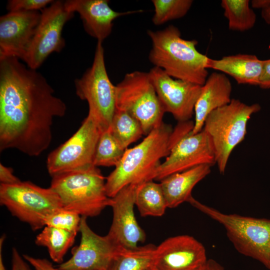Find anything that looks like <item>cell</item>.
Listing matches in <instances>:
<instances>
[{
	"mask_svg": "<svg viewBox=\"0 0 270 270\" xmlns=\"http://www.w3.org/2000/svg\"><path fill=\"white\" fill-rule=\"evenodd\" d=\"M20 60L0 58V150L36 156L50 146L53 120L66 106L42 74Z\"/></svg>",
	"mask_w": 270,
	"mask_h": 270,
	"instance_id": "6da1fadb",
	"label": "cell"
},
{
	"mask_svg": "<svg viewBox=\"0 0 270 270\" xmlns=\"http://www.w3.org/2000/svg\"><path fill=\"white\" fill-rule=\"evenodd\" d=\"M171 125L163 122L151 131L139 144L127 148L114 170L106 178V190L112 198L123 188L154 180L160 160L173 146Z\"/></svg>",
	"mask_w": 270,
	"mask_h": 270,
	"instance_id": "7a4b0ae2",
	"label": "cell"
},
{
	"mask_svg": "<svg viewBox=\"0 0 270 270\" xmlns=\"http://www.w3.org/2000/svg\"><path fill=\"white\" fill-rule=\"evenodd\" d=\"M147 34L152 42L148 55L150 62L171 77L202 86L208 77V57L196 48L198 41L181 36L179 29L170 25Z\"/></svg>",
	"mask_w": 270,
	"mask_h": 270,
	"instance_id": "3957f363",
	"label": "cell"
},
{
	"mask_svg": "<svg viewBox=\"0 0 270 270\" xmlns=\"http://www.w3.org/2000/svg\"><path fill=\"white\" fill-rule=\"evenodd\" d=\"M50 188L64 208L81 216H96L108 206L105 178L94 166L53 176Z\"/></svg>",
	"mask_w": 270,
	"mask_h": 270,
	"instance_id": "277c9868",
	"label": "cell"
},
{
	"mask_svg": "<svg viewBox=\"0 0 270 270\" xmlns=\"http://www.w3.org/2000/svg\"><path fill=\"white\" fill-rule=\"evenodd\" d=\"M194 207L222 224L235 248L270 269V220L226 214L204 204L192 196Z\"/></svg>",
	"mask_w": 270,
	"mask_h": 270,
	"instance_id": "5b68a950",
	"label": "cell"
},
{
	"mask_svg": "<svg viewBox=\"0 0 270 270\" xmlns=\"http://www.w3.org/2000/svg\"><path fill=\"white\" fill-rule=\"evenodd\" d=\"M260 110L258 104L248 105L232 98L228 104L213 110L206 117L203 129L212 140L220 174L224 173L234 148L244 140L251 116Z\"/></svg>",
	"mask_w": 270,
	"mask_h": 270,
	"instance_id": "8992f818",
	"label": "cell"
},
{
	"mask_svg": "<svg viewBox=\"0 0 270 270\" xmlns=\"http://www.w3.org/2000/svg\"><path fill=\"white\" fill-rule=\"evenodd\" d=\"M0 203L33 230L44 227L46 218L63 208L59 197L50 187L43 188L30 182L0 184Z\"/></svg>",
	"mask_w": 270,
	"mask_h": 270,
	"instance_id": "52a82bcc",
	"label": "cell"
},
{
	"mask_svg": "<svg viewBox=\"0 0 270 270\" xmlns=\"http://www.w3.org/2000/svg\"><path fill=\"white\" fill-rule=\"evenodd\" d=\"M116 86V109L126 112L141 124L145 136L163 123L165 113L148 72L127 73Z\"/></svg>",
	"mask_w": 270,
	"mask_h": 270,
	"instance_id": "ba28073f",
	"label": "cell"
},
{
	"mask_svg": "<svg viewBox=\"0 0 270 270\" xmlns=\"http://www.w3.org/2000/svg\"><path fill=\"white\" fill-rule=\"evenodd\" d=\"M102 42H98L92 66L74 80L76 95L88 104V115L102 131L110 127L116 109V86L106 68Z\"/></svg>",
	"mask_w": 270,
	"mask_h": 270,
	"instance_id": "9c48e42d",
	"label": "cell"
},
{
	"mask_svg": "<svg viewBox=\"0 0 270 270\" xmlns=\"http://www.w3.org/2000/svg\"><path fill=\"white\" fill-rule=\"evenodd\" d=\"M102 130L88 115L77 131L52 151L46 160V168L52 177L94 165L96 145Z\"/></svg>",
	"mask_w": 270,
	"mask_h": 270,
	"instance_id": "30bf717a",
	"label": "cell"
},
{
	"mask_svg": "<svg viewBox=\"0 0 270 270\" xmlns=\"http://www.w3.org/2000/svg\"><path fill=\"white\" fill-rule=\"evenodd\" d=\"M40 12V21L22 60L34 70L40 68L50 54L62 50L65 46L63 28L74 16V13L66 10L62 0H54Z\"/></svg>",
	"mask_w": 270,
	"mask_h": 270,
	"instance_id": "8fae6325",
	"label": "cell"
},
{
	"mask_svg": "<svg viewBox=\"0 0 270 270\" xmlns=\"http://www.w3.org/2000/svg\"><path fill=\"white\" fill-rule=\"evenodd\" d=\"M216 164L210 138L202 129L196 134L191 130L172 148L166 160L159 166L154 180L160 181L173 174L202 165Z\"/></svg>",
	"mask_w": 270,
	"mask_h": 270,
	"instance_id": "7c38bea8",
	"label": "cell"
},
{
	"mask_svg": "<svg viewBox=\"0 0 270 270\" xmlns=\"http://www.w3.org/2000/svg\"><path fill=\"white\" fill-rule=\"evenodd\" d=\"M148 72L165 112L170 113L178 122L190 120L202 86L175 79L156 66Z\"/></svg>",
	"mask_w": 270,
	"mask_h": 270,
	"instance_id": "4fadbf2b",
	"label": "cell"
},
{
	"mask_svg": "<svg viewBox=\"0 0 270 270\" xmlns=\"http://www.w3.org/2000/svg\"><path fill=\"white\" fill-rule=\"evenodd\" d=\"M87 218L82 216L80 242L72 250V256L60 264L59 270H106L119 246L106 234L100 236L88 226Z\"/></svg>",
	"mask_w": 270,
	"mask_h": 270,
	"instance_id": "5bb4252c",
	"label": "cell"
},
{
	"mask_svg": "<svg viewBox=\"0 0 270 270\" xmlns=\"http://www.w3.org/2000/svg\"><path fill=\"white\" fill-rule=\"evenodd\" d=\"M138 186L128 185L110 198L108 206L112 208L113 218L107 235L118 246L134 248L138 242L146 240V234L137 222L134 212Z\"/></svg>",
	"mask_w": 270,
	"mask_h": 270,
	"instance_id": "9a60e30c",
	"label": "cell"
},
{
	"mask_svg": "<svg viewBox=\"0 0 270 270\" xmlns=\"http://www.w3.org/2000/svg\"><path fill=\"white\" fill-rule=\"evenodd\" d=\"M208 260L200 242L192 236L180 235L156 247L153 266L158 270H202Z\"/></svg>",
	"mask_w": 270,
	"mask_h": 270,
	"instance_id": "2e32d148",
	"label": "cell"
},
{
	"mask_svg": "<svg viewBox=\"0 0 270 270\" xmlns=\"http://www.w3.org/2000/svg\"><path fill=\"white\" fill-rule=\"evenodd\" d=\"M40 11L8 12L0 18V58L23 60L40 19Z\"/></svg>",
	"mask_w": 270,
	"mask_h": 270,
	"instance_id": "e0dca14e",
	"label": "cell"
},
{
	"mask_svg": "<svg viewBox=\"0 0 270 270\" xmlns=\"http://www.w3.org/2000/svg\"><path fill=\"white\" fill-rule=\"evenodd\" d=\"M108 0H68L64 6L70 12L79 14L86 32L102 42L111 34L113 22L122 16L142 12V10L118 12L109 6Z\"/></svg>",
	"mask_w": 270,
	"mask_h": 270,
	"instance_id": "ac0fdd59",
	"label": "cell"
},
{
	"mask_svg": "<svg viewBox=\"0 0 270 270\" xmlns=\"http://www.w3.org/2000/svg\"><path fill=\"white\" fill-rule=\"evenodd\" d=\"M232 91V84L226 74L214 72L208 76L194 106L193 134L203 129L205 120L212 112L230 102Z\"/></svg>",
	"mask_w": 270,
	"mask_h": 270,
	"instance_id": "d6986e66",
	"label": "cell"
},
{
	"mask_svg": "<svg viewBox=\"0 0 270 270\" xmlns=\"http://www.w3.org/2000/svg\"><path fill=\"white\" fill-rule=\"evenodd\" d=\"M264 62L254 54H238L219 60L208 58L207 68L230 76L238 84L258 86Z\"/></svg>",
	"mask_w": 270,
	"mask_h": 270,
	"instance_id": "ffe728a7",
	"label": "cell"
},
{
	"mask_svg": "<svg viewBox=\"0 0 270 270\" xmlns=\"http://www.w3.org/2000/svg\"><path fill=\"white\" fill-rule=\"evenodd\" d=\"M211 166L202 164L170 174L160 181L168 208H174L192 196L194 186L208 176Z\"/></svg>",
	"mask_w": 270,
	"mask_h": 270,
	"instance_id": "44dd1931",
	"label": "cell"
},
{
	"mask_svg": "<svg viewBox=\"0 0 270 270\" xmlns=\"http://www.w3.org/2000/svg\"><path fill=\"white\" fill-rule=\"evenodd\" d=\"M156 246H120L106 270H144L153 265Z\"/></svg>",
	"mask_w": 270,
	"mask_h": 270,
	"instance_id": "7402d4cb",
	"label": "cell"
},
{
	"mask_svg": "<svg viewBox=\"0 0 270 270\" xmlns=\"http://www.w3.org/2000/svg\"><path fill=\"white\" fill-rule=\"evenodd\" d=\"M77 233L46 226L37 235L35 243L46 247L51 259L62 264L64 255L73 244Z\"/></svg>",
	"mask_w": 270,
	"mask_h": 270,
	"instance_id": "603a6c76",
	"label": "cell"
},
{
	"mask_svg": "<svg viewBox=\"0 0 270 270\" xmlns=\"http://www.w3.org/2000/svg\"><path fill=\"white\" fill-rule=\"evenodd\" d=\"M135 205L142 216H162L168 206L160 184L150 180L139 185Z\"/></svg>",
	"mask_w": 270,
	"mask_h": 270,
	"instance_id": "cb8c5ba5",
	"label": "cell"
},
{
	"mask_svg": "<svg viewBox=\"0 0 270 270\" xmlns=\"http://www.w3.org/2000/svg\"><path fill=\"white\" fill-rule=\"evenodd\" d=\"M110 128L114 138L124 150L144 135L142 126L136 118L126 112L117 109Z\"/></svg>",
	"mask_w": 270,
	"mask_h": 270,
	"instance_id": "d4e9b609",
	"label": "cell"
},
{
	"mask_svg": "<svg viewBox=\"0 0 270 270\" xmlns=\"http://www.w3.org/2000/svg\"><path fill=\"white\" fill-rule=\"evenodd\" d=\"M221 6L230 30L244 32L254 26L256 16L250 6L248 0H222Z\"/></svg>",
	"mask_w": 270,
	"mask_h": 270,
	"instance_id": "484cf974",
	"label": "cell"
},
{
	"mask_svg": "<svg viewBox=\"0 0 270 270\" xmlns=\"http://www.w3.org/2000/svg\"><path fill=\"white\" fill-rule=\"evenodd\" d=\"M125 150L116 140L110 128L102 131L100 135L94 153V165L97 167L116 166Z\"/></svg>",
	"mask_w": 270,
	"mask_h": 270,
	"instance_id": "4316f807",
	"label": "cell"
},
{
	"mask_svg": "<svg viewBox=\"0 0 270 270\" xmlns=\"http://www.w3.org/2000/svg\"><path fill=\"white\" fill-rule=\"evenodd\" d=\"M153 24L159 26L172 20L184 17L190 8L192 0H152Z\"/></svg>",
	"mask_w": 270,
	"mask_h": 270,
	"instance_id": "83f0119b",
	"label": "cell"
},
{
	"mask_svg": "<svg viewBox=\"0 0 270 270\" xmlns=\"http://www.w3.org/2000/svg\"><path fill=\"white\" fill-rule=\"evenodd\" d=\"M81 218L76 212L62 208L49 215L44 224L45 226L78 233L80 232Z\"/></svg>",
	"mask_w": 270,
	"mask_h": 270,
	"instance_id": "f1b7e54d",
	"label": "cell"
},
{
	"mask_svg": "<svg viewBox=\"0 0 270 270\" xmlns=\"http://www.w3.org/2000/svg\"><path fill=\"white\" fill-rule=\"evenodd\" d=\"M52 0H10L6 8L8 12L40 11L47 7Z\"/></svg>",
	"mask_w": 270,
	"mask_h": 270,
	"instance_id": "f546056e",
	"label": "cell"
},
{
	"mask_svg": "<svg viewBox=\"0 0 270 270\" xmlns=\"http://www.w3.org/2000/svg\"><path fill=\"white\" fill-rule=\"evenodd\" d=\"M22 256L36 270H59L46 259L36 258L27 254H24Z\"/></svg>",
	"mask_w": 270,
	"mask_h": 270,
	"instance_id": "4dcf8cb0",
	"label": "cell"
},
{
	"mask_svg": "<svg viewBox=\"0 0 270 270\" xmlns=\"http://www.w3.org/2000/svg\"><path fill=\"white\" fill-rule=\"evenodd\" d=\"M0 184H13L18 183L21 180L14 174L12 168L6 167L0 163Z\"/></svg>",
	"mask_w": 270,
	"mask_h": 270,
	"instance_id": "1f68e13d",
	"label": "cell"
},
{
	"mask_svg": "<svg viewBox=\"0 0 270 270\" xmlns=\"http://www.w3.org/2000/svg\"><path fill=\"white\" fill-rule=\"evenodd\" d=\"M16 248L12 250V270H32Z\"/></svg>",
	"mask_w": 270,
	"mask_h": 270,
	"instance_id": "d6a6232c",
	"label": "cell"
},
{
	"mask_svg": "<svg viewBox=\"0 0 270 270\" xmlns=\"http://www.w3.org/2000/svg\"><path fill=\"white\" fill-rule=\"evenodd\" d=\"M258 86L264 89L270 88V58L264 62Z\"/></svg>",
	"mask_w": 270,
	"mask_h": 270,
	"instance_id": "836d02e7",
	"label": "cell"
},
{
	"mask_svg": "<svg viewBox=\"0 0 270 270\" xmlns=\"http://www.w3.org/2000/svg\"><path fill=\"white\" fill-rule=\"evenodd\" d=\"M202 270H224V268L216 260L210 259Z\"/></svg>",
	"mask_w": 270,
	"mask_h": 270,
	"instance_id": "e575fe53",
	"label": "cell"
},
{
	"mask_svg": "<svg viewBox=\"0 0 270 270\" xmlns=\"http://www.w3.org/2000/svg\"><path fill=\"white\" fill-rule=\"evenodd\" d=\"M251 4L252 8L262 10L270 6V0H253Z\"/></svg>",
	"mask_w": 270,
	"mask_h": 270,
	"instance_id": "d590c367",
	"label": "cell"
},
{
	"mask_svg": "<svg viewBox=\"0 0 270 270\" xmlns=\"http://www.w3.org/2000/svg\"><path fill=\"white\" fill-rule=\"evenodd\" d=\"M6 238V236L2 235L0 238V270H6V267L4 265L3 258H2V246L4 240Z\"/></svg>",
	"mask_w": 270,
	"mask_h": 270,
	"instance_id": "8d00e7d4",
	"label": "cell"
},
{
	"mask_svg": "<svg viewBox=\"0 0 270 270\" xmlns=\"http://www.w3.org/2000/svg\"><path fill=\"white\" fill-rule=\"evenodd\" d=\"M262 16L267 24H270V6L262 10Z\"/></svg>",
	"mask_w": 270,
	"mask_h": 270,
	"instance_id": "74e56055",
	"label": "cell"
},
{
	"mask_svg": "<svg viewBox=\"0 0 270 270\" xmlns=\"http://www.w3.org/2000/svg\"><path fill=\"white\" fill-rule=\"evenodd\" d=\"M144 270H158L153 265H152Z\"/></svg>",
	"mask_w": 270,
	"mask_h": 270,
	"instance_id": "f35d334b",
	"label": "cell"
}]
</instances>
